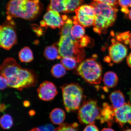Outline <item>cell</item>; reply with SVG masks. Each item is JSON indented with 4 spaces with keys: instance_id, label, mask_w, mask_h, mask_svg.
I'll use <instances>...</instances> for the list:
<instances>
[{
    "instance_id": "cell-32",
    "label": "cell",
    "mask_w": 131,
    "mask_h": 131,
    "mask_svg": "<svg viewBox=\"0 0 131 131\" xmlns=\"http://www.w3.org/2000/svg\"><path fill=\"white\" fill-rule=\"evenodd\" d=\"M1 86L0 89L1 90H4L8 86V83L7 80L2 75H1Z\"/></svg>"
},
{
    "instance_id": "cell-3",
    "label": "cell",
    "mask_w": 131,
    "mask_h": 131,
    "mask_svg": "<svg viewBox=\"0 0 131 131\" xmlns=\"http://www.w3.org/2000/svg\"><path fill=\"white\" fill-rule=\"evenodd\" d=\"M62 88L63 104L67 112L79 109L84 97L82 88L76 83H70L63 86Z\"/></svg>"
},
{
    "instance_id": "cell-1",
    "label": "cell",
    "mask_w": 131,
    "mask_h": 131,
    "mask_svg": "<svg viewBox=\"0 0 131 131\" xmlns=\"http://www.w3.org/2000/svg\"><path fill=\"white\" fill-rule=\"evenodd\" d=\"M40 9L39 0H10L6 7L7 19L10 20L12 17L32 19Z\"/></svg>"
},
{
    "instance_id": "cell-4",
    "label": "cell",
    "mask_w": 131,
    "mask_h": 131,
    "mask_svg": "<svg viewBox=\"0 0 131 131\" xmlns=\"http://www.w3.org/2000/svg\"><path fill=\"white\" fill-rule=\"evenodd\" d=\"M102 68L95 59L89 58L81 62L77 71L81 77L91 84H98L102 80Z\"/></svg>"
},
{
    "instance_id": "cell-17",
    "label": "cell",
    "mask_w": 131,
    "mask_h": 131,
    "mask_svg": "<svg viewBox=\"0 0 131 131\" xmlns=\"http://www.w3.org/2000/svg\"><path fill=\"white\" fill-rule=\"evenodd\" d=\"M66 117L64 111L62 109L56 108L50 112V117L51 122L56 125H61L64 121Z\"/></svg>"
},
{
    "instance_id": "cell-6",
    "label": "cell",
    "mask_w": 131,
    "mask_h": 131,
    "mask_svg": "<svg viewBox=\"0 0 131 131\" xmlns=\"http://www.w3.org/2000/svg\"><path fill=\"white\" fill-rule=\"evenodd\" d=\"M101 110L97 101L93 100L85 101L79 109L78 120L82 124H94L96 119H99Z\"/></svg>"
},
{
    "instance_id": "cell-22",
    "label": "cell",
    "mask_w": 131,
    "mask_h": 131,
    "mask_svg": "<svg viewBox=\"0 0 131 131\" xmlns=\"http://www.w3.org/2000/svg\"><path fill=\"white\" fill-rule=\"evenodd\" d=\"M73 24V23L71 19H68L65 21L64 24L61 28L60 34L61 36L69 37L75 42H78V41L74 38L71 34V30Z\"/></svg>"
},
{
    "instance_id": "cell-31",
    "label": "cell",
    "mask_w": 131,
    "mask_h": 131,
    "mask_svg": "<svg viewBox=\"0 0 131 131\" xmlns=\"http://www.w3.org/2000/svg\"><path fill=\"white\" fill-rule=\"evenodd\" d=\"M94 1L105 3L115 8L118 3V0H94Z\"/></svg>"
},
{
    "instance_id": "cell-11",
    "label": "cell",
    "mask_w": 131,
    "mask_h": 131,
    "mask_svg": "<svg viewBox=\"0 0 131 131\" xmlns=\"http://www.w3.org/2000/svg\"><path fill=\"white\" fill-rule=\"evenodd\" d=\"M114 119L121 127L126 124L131 125V105L130 103H125L121 107L114 109Z\"/></svg>"
},
{
    "instance_id": "cell-14",
    "label": "cell",
    "mask_w": 131,
    "mask_h": 131,
    "mask_svg": "<svg viewBox=\"0 0 131 131\" xmlns=\"http://www.w3.org/2000/svg\"><path fill=\"white\" fill-rule=\"evenodd\" d=\"M21 68L14 59L11 57L6 58L1 66V75L6 78L10 77Z\"/></svg>"
},
{
    "instance_id": "cell-42",
    "label": "cell",
    "mask_w": 131,
    "mask_h": 131,
    "mask_svg": "<svg viewBox=\"0 0 131 131\" xmlns=\"http://www.w3.org/2000/svg\"><path fill=\"white\" fill-rule=\"evenodd\" d=\"M124 131H131V129H127V130H124Z\"/></svg>"
},
{
    "instance_id": "cell-39",
    "label": "cell",
    "mask_w": 131,
    "mask_h": 131,
    "mask_svg": "<svg viewBox=\"0 0 131 131\" xmlns=\"http://www.w3.org/2000/svg\"><path fill=\"white\" fill-rule=\"evenodd\" d=\"M128 16L129 19H130L131 20V9L129 11V12L128 13Z\"/></svg>"
},
{
    "instance_id": "cell-8",
    "label": "cell",
    "mask_w": 131,
    "mask_h": 131,
    "mask_svg": "<svg viewBox=\"0 0 131 131\" xmlns=\"http://www.w3.org/2000/svg\"><path fill=\"white\" fill-rule=\"evenodd\" d=\"M14 26V22L11 21L1 26L0 45L5 50H9L17 42V35Z\"/></svg>"
},
{
    "instance_id": "cell-30",
    "label": "cell",
    "mask_w": 131,
    "mask_h": 131,
    "mask_svg": "<svg viewBox=\"0 0 131 131\" xmlns=\"http://www.w3.org/2000/svg\"><path fill=\"white\" fill-rule=\"evenodd\" d=\"M36 131H54L55 129L53 126L50 124L36 128Z\"/></svg>"
},
{
    "instance_id": "cell-15",
    "label": "cell",
    "mask_w": 131,
    "mask_h": 131,
    "mask_svg": "<svg viewBox=\"0 0 131 131\" xmlns=\"http://www.w3.org/2000/svg\"><path fill=\"white\" fill-rule=\"evenodd\" d=\"M114 119V109L106 103L103 104V107L101 109L99 120L101 124L106 122L108 125L111 126Z\"/></svg>"
},
{
    "instance_id": "cell-16",
    "label": "cell",
    "mask_w": 131,
    "mask_h": 131,
    "mask_svg": "<svg viewBox=\"0 0 131 131\" xmlns=\"http://www.w3.org/2000/svg\"><path fill=\"white\" fill-rule=\"evenodd\" d=\"M109 98L112 106L114 109L120 107L125 103V97L120 91H115L111 93Z\"/></svg>"
},
{
    "instance_id": "cell-7",
    "label": "cell",
    "mask_w": 131,
    "mask_h": 131,
    "mask_svg": "<svg viewBox=\"0 0 131 131\" xmlns=\"http://www.w3.org/2000/svg\"><path fill=\"white\" fill-rule=\"evenodd\" d=\"M8 86L21 91L34 85L35 76L30 70L21 68L10 77L6 78Z\"/></svg>"
},
{
    "instance_id": "cell-27",
    "label": "cell",
    "mask_w": 131,
    "mask_h": 131,
    "mask_svg": "<svg viewBox=\"0 0 131 131\" xmlns=\"http://www.w3.org/2000/svg\"><path fill=\"white\" fill-rule=\"evenodd\" d=\"M0 123L1 127L4 129L10 128L13 124L12 117L8 114H4L1 117Z\"/></svg>"
},
{
    "instance_id": "cell-37",
    "label": "cell",
    "mask_w": 131,
    "mask_h": 131,
    "mask_svg": "<svg viewBox=\"0 0 131 131\" xmlns=\"http://www.w3.org/2000/svg\"><path fill=\"white\" fill-rule=\"evenodd\" d=\"M101 131H114L113 129L110 128H104Z\"/></svg>"
},
{
    "instance_id": "cell-38",
    "label": "cell",
    "mask_w": 131,
    "mask_h": 131,
    "mask_svg": "<svg viewBox=\"0 0 131 131\" xmlns=\"http://www.w3.org/2000/svg\"><path fill=\"white\" fill-rule=\"evenodd\" d=\"M129 99H130V100L131 103V88L130 90V91L129 92Z\"/></svg>"
},
{
    "instance_id": "cell-29",
    "label": "cell",
    "mask_w": 131,
    "mask_h": 131,
    "mask_svg": "<svg viewBox=\"0 0 131 131\" xmlns=\"http://www.w3.org/2000/svg\"><path fill=\"white\" fill-rule=\"evenodd\" d=\"M117 38L118 41L123 42L124 43L127 45L129 43L131 38V33L128 31L119 34Z\"/></svg>"
},
{
    "instance_id": "cell-10",
    "label": "cell",
    "mask_w": 131,
    "mask_h": 131,
    "mask_svg": "<svg viewBox=\"0 0 131 131\" xmlns=\"http://www.w3.org/2000/svg\"><path fill=\"white\" fill-rule=\"evenodd\" d=\"M37 91L39 98L45 101L52 100L58 93L56 86L53 83L48 81H44L41 83Z\"/></svg>"
},
{
    "instance_id": "cell-24",
    "label": "cell",
    "mask_w": 131,
    "mask_h": 131,
    "mask_svg": "<svg viewBox=\"0 0 131 131\" xmlns=\"http://www.w3.org/2000/svg\"><path fill=\"white\" fill-rule=\"evenodd\" d=\"M66 70L61 63H58L52 67L51 72L54 77L60 78L65 75L66 73Z\"/></svg>"
},
{
    "instance_id": "cell-28",
    "label": "cell",
    "mask_w": 131,
    "mask_h": 131,
    "mask_svg": "<svg viewBox=\"0 0 131 131\" xmlns=\"http://www.w3.org/2000/svg\"><path fill=\"white\" fill-rule=\"evenodd\" d=\"M78 126L77 124H70L65 123L55 129L54 131H79L77 128Z\"/></svg>"
},
{
    "instance_id": "cell-36",
    "label": "cell",
    "mask_w": 131,
    "mask_h": 131,
    "mask_svg": "<svg viewBox=\"0 0 131 131\" xmlns=\"http://www.w3.org/2000/svg\"><path fill=\"white\" fill-rule=\"evenodd\" d=\"M121 10H122V12H123L126 14H128L129 12V11L128 8H122Z\"/></svg>"
},
{
    "instance_id": "cell-9",
    "label": "cell",
    "mask_w": 131,
    "mask_h": 131,
    "mask_svg": "<svg viewBox=\"0 0 131 131\" xmlns=\"http://www.w3.org/2000/svg\"><path fill=\"white\" fill-rule=\"evenodd\" d=\"M75 11L78 22L83 27H89L93 25L95 12L92 6L85 5L80 6Z\"/></svg>"
},
{
    "instance_id": "cell-18",
    "label": "cell",
    "mask_w": 131,
    "mask_h": 131,
    "mask_svg": "<svg viewBox=\"0 0 131 131\" xmlns=\"http://www.w3.org/2000/svg\"><path fill=\"white\" fill-rule=\"evenodd\" d=\"M57 44L47 47L45 49L44 55L46 58L49 60H54L58 59L61 58L58 47L56 46Z\"/></svg>"
},
{
    "instance_id": "cell-19",
    "label": "cell",
    "mask_w": 131,
    "mask_h": 131,
    "mask_svg": "<svg viewBox=\"0 0 131 131\" xmlns=\"http://www.w3.org/2000/svg\"><path fill=\"white\" fill-rule=\"evenodd\" d=\"M103 81L107 87L113 88L117 85L118 78L116 73L112 71H108L104 74Z\"/></svg>"
},
{
    "instance_id": "cell-35",
    "label": "cell",
    "mask_w": 131,
    "mask_h": 131,
    "mask_svg": "<svg viewBox=\"0 0 131 131\" xmlns=\"http://www.w3.org/2000/svg\"><path fill=\"white\" fill-rule=\"evenodd\" d=\"M127 61L128 65L131 68V52L127 57Z\"/></svg>"
},
{
    "instance_id": "cell-12",
    "label": "cell",
    "mask_w": 131,
    "mask_h": 131,
    "mask_svg": "<svg viewBox=\"0 0 131 131\" xmlns=\"http://www.w3.org/2000/svg\"><path fill=\"white\" fill-rule=\"evenodd\" d=\"M112 43L109 49L110 57L114 63H120L127 56L128 49L126 46L114 40Z\"/></svg>"
},
{
    "instance_id": "cell-25",
    "label": "cell",
    "mask_w": 131,
    "mask_h": 131,
    "mask_svg": "<svg viewBox=\"0 0 131 131\" xmlns=\"http://www.w3.org/2000/svg\"><path fill=\"white\" fill-rule=\"evenodd\" d=\"M77 61L74 58L71 57H62L61 63L67 70L73 69L76 66Z\"/></svg>"
},
{
    "instance_id": "cell-20",
    "label": "cell",
    "mask_w": 131,
    "mask_h": 131,
    "mask_svg": "<svg viewBox=\"0 0 131 131\" xmlns=\"http://www.w3.org/2000/svg\"><path fill=\"white\" fill-rule=\"evenodd\" d=\"M47 10H51L58 13H66V0H50Z\"/></svg>"
},
{
    "instance_id": "cell-40",
    "label": "cell",
    "mask_w": 131,
    "mask_h": 131,
    "mask_svg": "<svg viewBox=\"0 0 131 131\" xmlns=\"http://www.w3.org/2000/svg\"><path fill=\"white\" fill-rule=\"evenodd\" d=\"M129 45H130V48L131 49V38L130 39V42H129Z\"/></svg>"
},
{
    "instance_id": "cell-21",
    "label": "cell",
    "mask_w": 131,
    "mask_h": 131,
    "mask_svg": "<svg viewBox=\"0 0 131 131\" xmlns=\"http://www.w3.org/2000/svg\"><path fill=\"white\" fill-rule=\"evenodd\" d=\"M19 57L20 61L24 63H29L34 59L32 50L28 47H25L21 49L19 52Z\"/></svg>"
},
{
    "instance_id": "cell-2",
    "label": "cell",
    "mask_w": 131,
    "mask_h": 131,
    "mask_svg": "<svg viewBox=\"0 0 131 131\" xmlns=\"http://www.w3.org/2000/svg\"><path fill=\"white\" fill-rule=\"evenodd\" d=\"M91 5L94 7L95 12V28L101 30L112 26L116 19L118 9L105 3L94 1Z\"/></svg>"
},
{
    "instance_id": "cell-26",
    "label": "cell",
    "mask_w": 131,
    "mask_h": 131,
    "mask_svg": "<svg viewBox=\"0 0 131 131\" xmlns=\"http://www.w3.org/2000/svg\"><path fill=\"white\" fill-rule=\"evenodd\" d=\"M83 0H66L67 13L75 11L81 4Z\"/></svg>"
},
{
    "instance_id": "cell-41",
    "label": "cell",
    "mask_w": 131,
    "mask_h": 131,
    "mask_svg": "<svg viewBox=\"0 0 131 131\" xmlns=\"http://www.w3.org/2000/svg\"><path fill=\"white\" fill-rule=\"evenodd\" d=\"M29 131H36V128H35L32 129L31 130Z\"/></svg>"
},
{
    "instance_id": "cell-33",
    "label": "cell",
    "mask_w": 131,
    "mask_h": 131,
    "mask_svg": "<svg viewBox=\"0 0 131 131\" xmlns=\"http://www.w3.org/2000/svg\"><path fill=\"white\" fill-rule=\"evenodd\" d=\"M118 2L122 8L131 7V0H118Z\"/></svg>"
},
{
    "instance_id": "cell-5",
    "label": "cell",
    "mask_w": 131,
    "mask_h": 131,
    "mask_svg": "<svg viewBox=\"0 0 131 131\" xmlns=\"http://www.w3.org/2000/svg\"><path fill=\"white\" fill-rule=\"evenodd\" d=\"M57 46L62 57H72L78 63L81 62L84 58L85 53L83 48L69 37L61 36Z\"/></svg>"
},
{
    "instance_id": "cell-23",
    "label": "cell",
    "mask_w": 131,
    "mask_h": 131,
    "mask_svg": "<svg viewBox=\"0 0 131 131\" xmlns=\"http://www.w3.org/2000/svg\"><path fill=\"white\" fill-rule=\"evenodd\" d=\"M71 33L72 36L79 43L80 40L84 36L85 29L83 26L80 25H75L72 27Z\"/></svg>"
},
{
    "instance_id": "cell-34",
    "label": "cell",
    "mask_w": 131,
    "mask_h": 131,
    "mask_svg": "<svg viewBox=\"0 0 131 131\" xmlns=\"http://www.w3.org/2000/svg\"><path fill=\"white\" fill-rule=\"evenodd\" d=\"M83 131H99L97 127L94 124H89L85 127Z\"/></svg>"
},
{
    "instance_id": "cell-13",
    "label": "cell",
    "mask_w": 131,
    "mask_h": 131,
    "mask_svg": "<svg viewBox=\"0 0 131 131\" xmlns=\"http://www.w3.org/2000/svg\"><path fill=\"white\" fill-rule=\"evenodd\" d=\"M43 20L46 25L53 29H61L65 23L59 13L51 10H47L44 16Z\"/></svg>"
}]
</instances>
